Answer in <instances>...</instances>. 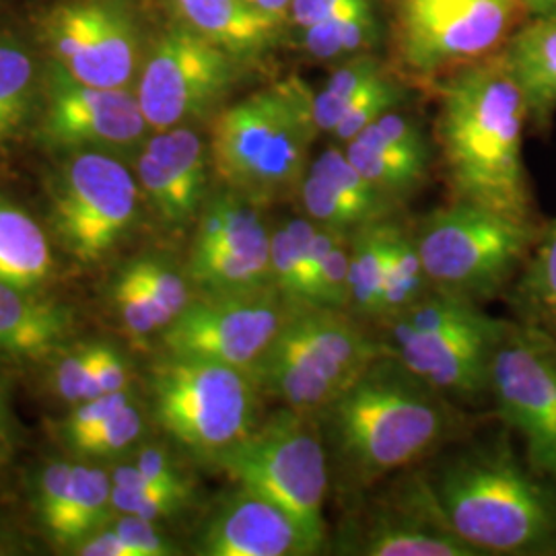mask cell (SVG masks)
Listing matches in <instances>:
<instances>
[{"label":"cell","instance_id":"6da1fadb","mask_svg":"<svg viewBox=\"0 0 556 556\" xmlns=\"http://www.w3.org/2000/svg\"><path fill=\"white\" fill-rule=\"evenodd\" d=\"M340 501L462 438L464 408L386 351L318 415Z\"/></svg>","mask_w":556,"mask_h":556},{"label":"cell","instance_id":"7a4b0ae2","mask_svg":"<svg viewBox=\"0 0 556 556\" xmlns=\"http://www.w3.org/2000/svg\"><path fill=\"white\" fill-rule=\"evenodd\" d=\"M526 96L503 56L457 66L439 85L435 140L452 197L534 223L523 165Z\"/></svg>","mask_w":556,"mask_h":556},{"label":"cell","instance_id":"3957f363","mask_svg":"<svg viewBox=\"0 0 556 556\" xmlns=\"http://www.w3.org/2000/svg\"><path fill=\"white\" fill-rule=\"evenodd\" d=\"M427 472L452 528L478 556L556 555V482L505 439L464 443Z\"/></svg>","mask_w":556,"mask_h":556},{"label":"cell","instance_id":"277c9868","mask_svg":"<svg viewBox=\"0 0 556 556\" xmlns=\"http://www.w3.org/2000/svg\"><path fill=\"white\" fill-rule=\"evenodd\" d=\"M312 93L299 79L280 80L220 110L208 149L223 188L264 206L298 192L319 135Z\"/></svg>","mask_w":556,"mask_h":556},{"label":"cell","instance_id":"5b68a950","mask_svg":"<svg viewBox=\"0 0 556 556\" xmlns=\"http://www.w3.org/2000/svg\"><path fill=\"white\" fill-rule=\"evenodd\" d=\"M507 324L480 303L429 291L378 324V338L388 355L464 408L491 400V367Z\"/></svg>","mask_w":556,"mask_h":556},{"label":"cell","instance_id":"8992f818","mask_svg":"<svg viewBox=\"0 0 556 556\" xmlns=\"http://www.w3.org/2000/svg\"><path fill=\"white\" fill-rule=\"evenodd\" d=\"M381 353L379 338L353 314L298 305L252 376L262 396L319 415Z\"/></svg>","mask_w":556,"mask_h":556},{"label":"cell","instance_id":"52a82bcc","mask_svg":"<svg viewBox=\"0 0 556 556\" xmlns=\"http://www.w3.org/2000/svg\"><path fill=\"white\" fill-rule=\"evenodd\" d=\"M538 231L536 223L457 200L429 213L415 227L431 289L475 303L509 291Z\"/></svg>","mask_w":556,"mask_h":556},{"label":"cell","instance_id":"ba28073f","mask_svg":"<svg viewBox=\"0 0 556 556\" xmlns=\"http://www.w3.org/2000/svg\"><path fill=\"white\" fill-rule=\"evenodd\" d=\"M149 386L161 429L188 454L213 466L262 420L258 383L238 367L163 355L151 369Z\"/></svg>","mask_w":556,"mask_h":556},{"label":"cell","instance_id":"9c48e42d","mask_svg":"<svg viewBox=\"0 0 556 556\" xmlns=\"http://www.w3.org/2000/svg\"><path fill=\"white\" fill-rule=\"evenodd\" d=\"M215 466L238 486L285 507L328 544L324 507L332 475L318 415L280 406Z\"/></svg>","mask_w":556,"mask_h":556},{"label":"cell","instance_id":"30bf717a","mask_svg":"<svg viewBox=\"0 0 556 556\" xmlns=\"http://www.w3.org/2000/svg\"><path fill=\"white\" fill-rule=\"evenodd\" d=\"M344 503L346 514L326 544L334 555L478 556L452 528L429 472L417 466Z\"/></svg>","mask_w":556,"mask_h":556},{"label":"cell","instance_id":"8fae6325","mask_svg":"<svg viewBox=\"0 0 556 556\" xmlns=\"http://www.w3.org/2000/svg\"><path fill=\"white\" fill-rule=\"evenodd\" d=\"M523 17V0H396L397 54L404 68L429 77L489 59Z\"/></svg>","mask_w":556,"mask_h":556},{"label":"cell","instance_id":"7c38bea8","mask_svg":"<svg viewBox=\"0 0 556 556\" xmlns=\"http://www.w3.org/2000/svg\"><path fill=\"white\" fill-rule=\"evenodd\" d=\"M491 400L526 462L556 482V338L509 319L491 367Z\"/></svg>","mask_w":556,"mask_h":556},{"label":"cell","instance_id":"4fadbf2b","mask_svg":"<svg viewBox=\"0 0 556 556\" xmlns=\"http://www.w3.org/2000/svg\"><path fill=\"white\" fill-rule=\"evenodd\" d=\"M239 59L174 25L140 64L137 98L151 132L208 116L238 80Z\"/></svg>","mask_w":556,"mask_h":556},{"label":"cell","instance_id":"5bb4252c","mask_svg":"<svg viewBox=\"0 0 556 556\" xmlns=\"http://www.w3.org/2000/svg\"><path fill=\"white\" fill-rule=\"evenodd\" d=\"M139 179L103 151H79L62 167L52 192V225L79 262H98L139 217Z\"/></svg>","mask_w":556,"mask_h":556},{"label":"cell","instance_id":"9a60e30c","mask_svg":"<svg viewBox=\"0 0 556 556\" xmlns=\"http://www.w3.org/2000/svg\"><path fill=\"white\" fill-rule=\"evenodd\" d=\"M273 223L264 204L229 188L211 194L184 264L197 295H236L270 285Z\"/></svg>","mask_w":556,"mask_h":556},{"label":"cell","instance_id":"2e32d148","mask_svg":"<svg viewBox=\"0 0 556 556\" xmlns=\"http://www.w3.org/2000/svg\"><path fill=\"white\" fill-rule=\"evenodd\" d=\"M298 305L273 285L236 295H197L163 334V355L204 358L254 374Z\"/></svg>","mask_w":556,"mask_h":556},{"label":"cell","instance_id":"e0dca14e","mask_svg":"<svg viewBox=\"0 0 556 556\" xmlns=\"http://www.w3.org/2000/svg\"><path fill=\"white\" fill-rule=\"evenodd\" d=\"M43 34L54 62L80 83L126 89L140 73L139 31L110 2H64L46 17Z\"/></svg>","mask_w":556,"mask_h":556},{"label":"cell","instance_id":"ac0fdd59","mask_svg":"<svg viewBox=\"0 0 556 556\" xmlns=\"http://www.w3.org/2000/svg\"><path fill=\"white\" fill-rule=\"evenodd\" d=\"M149 124L137 91L87 85L52 60L46 80L41 137L80 151L130 149L144 144Z\"/></svg>","mask_w":556,"mask_h":556},{"label":"cell","instance_id":"d6986e66","mask_svg":"<svg viewBox=\"0 0 556 556\" xmlns=\"http://www.w3.org/2000/svg\"><path fill=\"white\" fill-rule=\"evenodd\" d=\"M211 149L186 124L144 140L137 163L140 192L167 229H186L199 219L208 192Z\"/></svg>","mask_w":556,"mask_h":556},{"label":"cell","instance_id":"ffe728a7","mask_svg":"<svg viewBox=\"0 0 556 556\" xmlns=\"http://www.w3.org/2000/svg\"><path fill=\"white\" fill-rule=\"evenodd\" d=\"M324 548L298 517L243 486L220 501L199 536V553L206 556H314Z\"/></svg>","mask_w":556,"mask_h":556},{"label":"cell","instance_id":"44dd1931","mask_svg":"<svg viewBox=\"0 0 556 556\" xmlns=\"http://www.w3.org/2000/svg\"><path fill=\"white\" fill-rule=\"evenodd\" d=\"M295 197L301 215L319 227L353 233L358 227L397 217L402 206L365 178L342 144L324 149L299 181Z\"/></svg>","mask_w":556,"mask_h":556},{"label":"cell","instance_id":"7402d4cb","mask_svg":"<svg viewBox=\"0 0 556 556\" xmlns=\"http://www.w3.org/2000/svg\"><path fill=\"white\" fill-rule=\"evenodd\" d=\"M178 25L199 34L239 60L275 46L282 23L248 0H167Z\"/></svg>","mask_w":556,"mask_h":556},{"label":"cell","instance_id":"603a6c76","mask_svg":"<svg viewBox=\"0 0 556 556\" xmlns=\"http://www.w3.org/2000/svg\"><path fill=\"white\" fill-rule=\"evenodd\" d=\"M73 332V316L59 303L0 282V353L7 357H48Z\"/></svg>","mask_w":556,"mask_h":556},{"label":"cell","instance_id":"cb8c5ba5","mask_svg":"<svg viewBox=\"0 0 556 556\" xmlns=\"http://www.w3.org/2000/svg\"><path fill=\"white\" fill-rule=\"evenodd\" d=\"M501 56L526 96L530 119L544 126L556 110V15L519 27Z\"/></svg>","mask_w":556,"mask_h":556},{"label":"cell","instance_id":"d4e9b609","mask_svg":"<svg viewBox=\"0 0 556 556\" xmlns=\"http://www.w3.org/2000/svg\"><path fill=\"white\" fill-rule=\"evenodd\" d=\"M52 268V250L40 225L20 206L0 202V282L36 291Z\"/></svg>","mask_w":556,"mask_h":556},{"label":"cell","instance_id":"484cf974","mask_svg":"<svg viewBox=\"0 0 556 556\" xmlns=\"http://www.w3.org/2000/svg\"><path fill=\"white\" fill-rule=\"evenodd\" d=\"M517 321L556 338V219L538 231L523 268L509 287Z\"/></svg>","mask_w":556,"mask_h":556},{"label":"cell","instance_id":"4316f807","mask_svg":"<svg viewBox=\"0 0 556 556\" xmlns=\"http://www.w3.org/2000/svg\"><path fill=\"white\" fill-rule=\"evenodd\" d=\"M298 34L301 50L319 62H342L367 54L381 40L378 0L342 9Z\"/></svg>","mask_w":556,"mask_h":556},{"label":"cell","instance_id":"83f0119b","mask_svg":"<svg viewBox=\"0 0 556 556\" xmlns=\"http://www.w3.org/2000/svg\"><path fill=\"white\" fill-rule=\"evenodd\" d=\"M397 217L358 227L349 236V314L365 324H378L390 238Z\"/></svg>","mask_w":556,"mask_h":556},{"label":"cell","instance_id":"f1b7e54d","mask_svg":"<svg viewBox=\"0 0 556 556\" xmlns=\"http://www.w3.org/2000/svg\"><path fill=\"white\" fill-rule=\"evenodd\" d=\"M112 509V477L93 464L73 462L71 489L48 534L60 546H77L98 532Z\"/></svg>","mask_w":556,"mask_h":556},{"label":"cell","instance_id":"f546056e","mask_svg":"<svg viewBox=\"0 0 556 556\" xmlns=\"http://www.w3.org/2000/svg\"><path fill=\"white\" fill-rule=\"evenodd\" d=\"M429 291L433 289L420 258L415 225H408L397 217L390 238L378 324L406 312Z\"/></svg>","mask_w":556,"mask_h":556},{"label":"cell","instance_id":"4dcf8cb0","mask_svg":"<svg viewBox=\"0 0 556 556\" xmlns=\"http://www.w3.org/2000/svg\"><path fill=\"white\" fill-rule=\"evenodd\" d=\"M316 227L301 213L273 223L270 285L293 305H307L309 250Z\"/></svg>","mask_w":556,"mask_h":556},{"label":"cell","instance_id":"1f68e13d","mask_svg":"<svg viewBox=\"0 0 556 556\" xmlns=\"http://www.w3.org/2000/svg\"><path fill=\"white\" fill-rule=\"evenodd\" d=\"M351 233L316 227L309 250L307 305L349 312Z\"/></svg>","mask_w":556,"mask_h":556},{"label":"cell","instance_id":"d6a6232c","mask_svg":"<svg viewBox=\"0 0 556 556\" xmlns=\"http://www.w3.org/2000/svg\"><path fill=\"white\" fill-rule=\"evenodd\" d=\"M383 73H388L383 62L369 52L342 60L318 91L312 93V114L319 135H330L353 101Z\"/></svg>","mask_w":556,"mask_h":556},{"label":"cell","instance_id":"836d02e7","mask_svg":"<svg viewBox=\"0 0 556 556\" xmlns=\"http://www.w3.org/2000/svg\"><path fill=\"white\" fill-rule=\"evenodd\" d=\"M36 64L20 41L0 40V142L13 139L31 110Z\"/></svg>","mask_w":556,"mask_h":556},{"label":"cell","instance_id":"e575fe53","mask_svg":"<svg viewBox=\"0 0 556 556\" xmlns=\"http://www.w3.org/2000/svg\"><path fill=\"white\" fill-rule=\"evenodd\" d=\"M139 287L147 291L172 324L186 312V307L197 298V291L188 278L186 268L163 256H142L132 260L124 270Z\"/></svg>","mask_w":556,"mask_h":556},{"label":"cell","instance_id":"d590c367","mask_svg":"<svg viewBox=\"0 0 556 556\" xmlns=\"http://www.w3.org/2000/svg\"><path fill=\"white\" fill-rule=\"evenodd\" d=\"M144 433V415L135 397L122 406L114 417L71 443V450L83 457H112L124 454L139 443Z\"/></svg>","mask_w":556,"mask_h":556},{"label":"cell","instance_id":"8d00e7d4","mask_svg":"<svg viewBox=\"0 0 556 556\" xmlns=\"http://www.w3.org/2000/svg\"><path fill=\"white\" fill-rule=\"evenodd\" d=\"M114 303L126 334L137 342L161 338V334L172 326V319L163 314L160 305L124 273H119L114 285Z\"/></svg>","mask_w":556,"mask_h":556},{"label":"cell","instance_id":"74e56055","mask_svg":"<svg viewBox=\"0 0 556 556\" xmlns=\"http://www.w3.org/2000/svg\"><path fill=\"white\" fill-rule=\"evenodd\" d=\"M404 101V87L392 79L388 73H383L379 79L374 80L353 105L344 114V118L338 122L337 128L330 132L337 144H346L355 139L361 130H365L369 124H374L386 112L400 108Z\"/></svg>","mask_w":556,"mask_h":556},{"label":"cell","instance_id":"f35d334b","mask_svg":"<svg viewBox=\"0 0 556 556\" xmlns=\"http://www.w3.org/2000/svg\"><path fill=\"white\" fill-rule=\"evenodd\" d=\"M132 462L144 477L155 482L161 489L172 491L181 497L192 498L194 495L192 480L179 464L178 457L174 456L167 447L157 443H147L137 450Z\"/></svg>","mask_w":556,"mask_h":556},{"label":"cell","instance_id":"ab89813d","mask_svg":"<svg viewBox=\"0 0 556 556\" xmlns=\"http://www.w3.org/2000/svg\"><path fill=\"white\" fill-rule=\"evenodd\" d=\"M192 498L179 497L176 493L149 489L128 491L112 484V509L118 516H137L151 521H160L179 514Z\"/></svg>","mask_w":556,"mask_h":556},{"label":"cell","instance_id":"60d3db41","mask_svg":"<svg viewBox=\"0 0 556 556\" xmlns=\"http://www.w3.org/2000/svg\"><path fill=\"white\" fill-rule=\"evenodd\" d=\"M128 365L116 349L108 344H93L91 365L85 381L83 402L103 394H118L128 390Z\"/></svg>","mask_w":556,"mask_h":556},{"label":"cell","instance_id":"b9f144b4","mask_svg":"<svg viewBox=\"0 0 556 556\" xmlns=\"http://www.w3.org/2000/svg\"><path fill=\"white\" fill-rule=\"evenodd\" d=\"M132 400L130 392H118V394H103V396L91 397L75 404V410L66 418L62 427L64 441L71 445L77 439L87 435L96 427H100L103 420L114 417L122 406H126Z\"/></svg>","mask_w":556,"mask_h":556},{"label":"cell","instance_id":"7bdbcfd3","mask_svg":"<svg viewBox=\"0 0 556 556\" xmlns=\"http://www.w3.org/2000/svg\"><path fill=\"white\" fill-rule=\"evenodd\" d=\"M73 462L54 459L43 466L38 480V511L46 530L56 521L71 489Z\"/></svg>","mask_w":556,"mask_h":556},{"label":"cell","instance_id":"ee69618b","mask_svg":"<svg viewBox=\"0 0 556 556\" xmlns=\"http://www.w3.org/2000/svg\"><path fill=\"white\" fill-rule=\"evenodd\" d=\"M112 528L135 548L137 556H169L178 553L174 542L161 532L157 521L122 516Z\"/></svg>","mask_w":556,"mask_h":556},{"label":"cell","instance_id":"f6af8a7d","mask_svg":"<svg viewBox=\"0 0 556 556\" xmlns=\"http://www.w3.org/2000/svg\"><path fill=\"white\" fill-rule=\"evenodd\" d=\"M91 353H93V344H83L73 353L60 358L59 365L54 369L56 394L73 406L83 402L85 381H87L89 365H91Z\"/></svg>","mask_w":556,"mask_h":556},{"label":"cell","instance_id":"bcb514c9","mask_svg":"<svg viewBox=\"0 0 556 556\" xmlns=\"http://www.w3.org/2000/svg\"><path fill=\"white\" fill-rule=\"evenodd\" d=\"M361 2H369V0H293L287 15V23H291L299 31Z\"/></svg>","mask_w":556,"mask_h":556},{"label":"cell","instance_id":"7dc6e473","mask_svg":"<svg viewBox=\"0 0 556 556\" xmlns=\"http://www.w3.org/2000/svg\"><path fill=\"white\" fill-rule=\"evenodd\" d=\"M83 556H137L135 548L114 528L98 530L77 544Z\"/></svg>","mask_w":556,"mask_h":556},{"label":"cell","instance_id":"c3c4849f","mask_svg":"<svg viewBox=\"0 0 556 556\" xmlns=\"http://www.w3.org/2000/svg\"><path fill=\"white\" fill-rule=\"evenodd\" d=\"M293 0H252V4L260 9L262 13H266L268 17L280 21L282 25L287 23V15L291 9Z\"/></svg>","mask_w":556,"mask_h":556},{"label":"cell","instance_id":"681fc988","mask_svg":"<svg viewBox=\"0 0 556 556\" xmlns=\"http://www.w3.org/2000/svg\"><path fill=\"white\" fill-rule=\"evenodd\" d=\"M523 7L530 20L556 15V0H523Z\"/></svg>","mask_w":556,"mask_h":556},{"label":"cell","instance_id":"f907efd6","mask_svg":"<svg viewBox=\"0 0 556 556\" xmlns=\"http://www.w3.org/2000/svg\"><path fill=\"white\" fill-rule=\"evenodd\" d=\"M9 433H11V415H9L7 397H4V394H2V388H0V456L7 452Z\"/></svg>","mask_w":556,"mask_h":556},{"label":"cell","instance_id":"816d5d0a","mask_svg":"<svg viewBox=\"0 0 556 556\" xmlns=\"http://www.w3.org/2000/svg\"><path fill=\"white\" fill-rule=\"evenodd\" d=\"M248 2H252V0H248Z\"/></svg>","mask_w":556,"mask_h":556}]
</instances>
